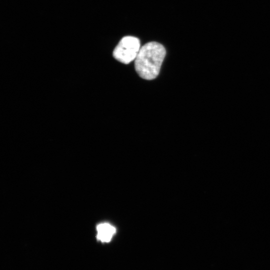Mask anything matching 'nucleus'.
Instances as JSON below:
<instances>
[{
  "label": "nucleus",
  "instance_id": "nucleus-1",
  "mask_svg": "<svg viewBox=\"0 0 270 270\" xmlns=\"http://www.w3.org/2000/svg\"><path fill=\"white\" fill-rule=\"evenodd\" d=\"M166 54L164 46L156 42H149L142 46L134 60L135 70L139 76L147 80L155 78Z\"/></svg>",
  "mask_w": 270,
  "mask_h": 270
},
{
  "label": "nucleus",
  "instance_id": "nucleus-2",
  "mask_svg": "<svg viewBox=\"0 0 270 270\" xmlns=\"http://www.w3.org/2000/svg\"><path fill=\"white\" fill-rule=\"evenodd\" d=\"M140 48L138 38L132 36L123 37L113 51L114 57L118 61L128 64L135 60Z\"/></svg>",
  "mask_w": 270,
  "mask_h": 270
},
{
  "label": "nucleus",
  "instance_id": "nucleus-3",
  "mask_svg": "<svg viewBox=\"0 0 270 270\" xmlns=\"http://www.w3.org/2000/svg\"><path fill=\"white\" fill-rule=\"evenodd\" d=\"M97 239L102 242H108L110 241L115 234L116 228L108 223H102L96 226Z\"/></svg>",
  "mask_w": 270,
  "mask_h": 270
}]
</instances>
